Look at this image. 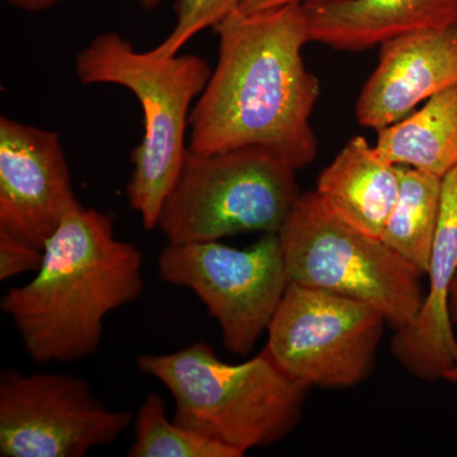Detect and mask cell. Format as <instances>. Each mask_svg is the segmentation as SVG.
<instances>
[{"label":"cell","mask_w":457,"mask_h":457,"mask_svg":"<svg viewBox=\"0 0 457 457\" xmlns=\"http://www.w3.org/2000/svg\"><path fill=\"white\" fill-rule=\"evenodd\" d=\"M213 31L218 62L192 108L188 149L258 146L296 170L311 164L318 153L312 116L320 83L303 62L311 41L303 5L233 12Z\"/></svg>","instance_id":"cell-1"},{"label":"cell","mask_w":457,"mask_h":457,"mask_svg":"<svg viewBox=\"0 0 457 457\" xmlns=\"http://www.w3.org/2000/svg\"><path fill=\"white\" fill-rule=\"evenodd\" d=\"M144 290L143 254L114 237L112 219L83 204L44 246L40 270L11 288L0 308L36 363H69L98 351L110 312Z\"/></svg>","instance_id":"cell-2"},{"label":"cell","mask_w":457,"mask_h":457,"mask_svg":"<svg viewBox=\"0 0 457 457\" xmlns=\"http://www.w3.org/2000/svg\"><path fill=\"white\" fill-rule=\"evenodd\" d=\"M137 366L170 390L173 420L240 456L284 440L302 418L309 387L279 368L266 347L239 365L204 342L167 354H143Z\"/></svg>","instance_id":"cell-3"},{"label":"cell","mask_w":457,"mask_h":457,"mask_svg":"<svg viewBox=\"0 0 457 457\" xmlns=\"http://www.w3.org/2000/svg\"><path fill=\"white\" fill-rule=\"evenodd\" d=\"M74 71L84 86L114 84L139 101L144 134L131 153L134 170L126 196L144 228L153 230L187 155L192 102L204 92L212 71L194 54L161 59L149 51L140 53L117 32L96 36L75 56Z\"/></svg>","instance_id":"cell-4"},{"label":"cell","mask_w":457,"mask_h":457,"mask_svg":"<svg viewBox=\"0 0 457 457\" xmlns=\"http://www.w3.org/2000/svg\"><path fill=\"white\" fill-rule=\"evenodd\" d=\"M295 173L293 165L263 147L188 149L156 228L170 245L249 231L278 234L302 195Z\"/></svg>","instance_id":"cell-5"},{"label":"cell","mask_w":457,"mask_h":457,"mask_svg":"<svg viewBox=\"0 0 457 457\" xmlns=\"http://www.w3.org/2000/svg\"><path fill=\"white\" fill-rule=\"evenodd\" d=\"M278 236L293 284L371 303L394 330L420 312L425 275L383 240L345 224L317 192L300 195Z\"/></svg>","instance_id":"cell-6"},{"label":"cell","mask_w":457,"mask_h":457,"mask_svg":"<svg viewBox=\"0 0 457 457\" xmlns=\"http://www.w3.org/2000/svg\"><path fill=\"white\" fill-rule=\"evenodd\" d=\"M385 324L371 303L290 282L267 329L266 348L303 386H356L374 372Z\"/></svg>","instance_id":"cell-7"},{"label":"cell","mask_w":457,"mask_h":457,"mask_svg":"<svg viewBox=\"0 0 457 457\" xmlns=\"http://www.w3.org/2000/svg\"><path fill=\"white\" fill-rule=\"evenodd\" d=\"M163 281L189 288L218 321L228 351L246 356L269 329L287 288L284 252L278 233L249 248L212 242L165 246L158 258Z\"/></svg>","instance_id":"cell-8"},{"label":"cell","mask_w":457,"mask_h":457,"mask_svg":"<svg viewBox=\"0 0 457 457\" xmlns=\"http://www.w3.org/2000/svg\"><path fill=\"white\" fill-rule=\"evenodd\" d=\"M132 422L131 411L108 409L79 376L8 369L0 376L2 457H83Z\"/></svg>","instance_id":"cell-9"},{"label":"cell","mask_w":457,"mask_h":457,"mask_svg":"<svg viewBox=\"0 0 457 457\" xmlns=\"http://www.w3.org/2000/svg\"><path fill=\"white\" fill-rule=\"evenodd\" d=\"M80 204L59 135L0 117V230L44 251Z\"/></svg>","instance_id":"cell-10"},{"label":"cell","mask_w":457,"mask_h":457,"mask_svg":"<svg viewBox=\"0 0 457 457\" xmlns=\"http://www.w3.org/2000/svg\"><path fill=\"white\" fill-rule=\"evenodd\" d=\"M455 84L457 23L396 36L380 45L378 66L357 99V121L381 130Z\"/></svg>","instance_id":"cell-11"},{"label":"cell","mask_w":457,"mask_h":457,"mask_svg":"<svg viewBox=\"0 0 457 457\" xmlns=\"http://www.w3.org/2000/svg\"><path fill=\"white\" fill-rule=\"evenodd\" d=\"M456 273L457 167L442 179L440 219L422 305L411 323L394 330L390 345L396 362L420 380H438L457 366V338L450 314Z\"/></svg>","instance_id":"cell-12"},{"label":"cell","mask_w":457,"mask_h":457,"mask_svg":"<svg viewBox=\"0 0 457 457\" xmlns=\"http://www.w3.org/2000/svg\"><path fill=\"white\" fill-rule=\"evenodd\" d=\"M303 8L311 41L345 51L457 23V0H338Z\"/></svg>","instance_id":"cell-13"},{"label":"cell","mask_w":457,"mask_h":457,"mask_svg":"<svg viewBox=\"0 0 457 457\" xmlns=\"http://www.w3.org/2000/svg\"><path fill=\"white\" fill-rule=\"evenodd\" d=\"M399 167L363 137H352L319 174L317 195L336 216L380 239L399 195Z\"/></svg>","instance_id":"cell-14"},{"label":"cell","mask_w":457,"mask_h":457,"mask_svg":"<svg viewBox=\"0 0 457 457\" xmlns=\"http://www.w3.org/2000/svg\"><path fill=\"white\" fill-rule=\"evenodd\" d=\"M378 134L376 149L387 162L444 179L457 167V84Z\"/></svg>","instance_id":"cell-15"},{"label":"cell","mask_w":457,"mask_h":457,"mask_svg":"<svg viewBox=\"0 0 457 457\" xmlns=\"http://www.w3.org/2000/svg\"><path fill=\"white\" fill-rule=\"evenodd\" d=\"M399 195L380 239L427 275L440 219L442 179L399 167Z\"/></svg>","instance_id":"cell-16"},{"label":"cell","mask_w":457,"mask_h":457,"mask_svg":"<svg viewBox=\"0 0 457 457\" xmlns=\"http://www.w3.org/2000/svg\"><path fill=\"white\" fill-rule=\"evenodd\" d=\"M129 457H242L236 450L207 440L168 420L159 394L149 393L134 420Z\"/></svg>","instance_id":"cell-17"},{"label":"cell","mask_w":457,"mask_h":457,"mask_svg":"<svg viewBox=\"0 0 457 457\" xmlns=\"http://www.w3.org/2000/svg\"><path fill=\"white\" fill-rule=\"evenodd\" d=\"M240 0H176L173 29L164 41L149 50V53L161 59L179 55L195 36L204 29H213L225 17L236 12Z\"/></svg>","instance_id":"cell-18"},{"label":"cell","mask_w":457,"mask_h":457,"mask_svg":"<svg viewBox=\"0 0 457 457\" xmlns=\"http://www.w3.org/2000/svg\"><path fill=\"white\" fill-rule=\"evenodd\" d=\"M44 251L0 230V281L40 270Z\"/></svg>","instance_id":"cell-19"},{"label":"cell","mask_w":457,"mask_h":457,"mask_svg":"<svg viewBox=\"0 0 457 457\" xmlns=\"http://www.w3.org/2000/svg\"><path fill=\"white\" fill-rule=\"evenodd\" d=\"M332 2H338V0H240L236 12L240 14H251L290 4L309 5Z\"/></svg>","instance_id":"cell-20"},{"label":"cell","mask_w":457,"mask_h":457,"mask_svg":"<svg viewBox=\"0 0 457 457\" xmlns=\"http://www.w3.org/2000/svg\"><path fill=\"white\" fill-rule=\"evenodd\" d=\"M12 7L21 9V11L37 12L46 11L59 3L68 2V0H5Z\"/></svg>","instance_id":"cell-21"},{"label":"cell","mask_w":457,"mask_h":457,"mask_svg":"<svg viewBox=\"0 0 457 457\" xmlns=\"http://www.w3.org/2000/svg\"><path fill=\"white\" fill-rule=\"evenodd\" d=\"M450 314L453 326L457 327V273L455 279H453V290H451Z\"/></svg>","instance_id":"cell-22"},{"label":"cell","mask_w":457,"mask_h":457,"mask_svg":"<svg viewBox=\"0 0 457 457\" xmlns=\"http://www.w3.org/2000/svg\"><path fill=\"white\" fill-rule=\"evenodd\" d=\"M137 3L145 9V11H153L161 4L162 0H137Z\"/></svg>","instance_id":"cell-23"},{"label":"cell","mask_w":457,"mask_h":457,"mask_svg":"<svg viewBox=\"0 0 457 457\" xmlns=\"http://www.w3.org/2000/svg\"><path fill=\"white\" fill-rule=\"evenodd\" d=\"M442 378H444V380L450 381V383L457 384V366L445 371L444 375H442Z\"/></svg>","instance_id":"cell-24"}]
</instances>
